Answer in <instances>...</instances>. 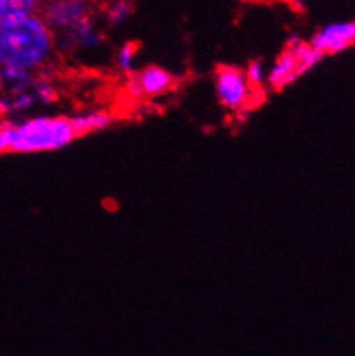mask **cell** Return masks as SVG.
Returning a JSON list of instances; mask_svg holds the SVG:
<instances>
[{
  "label": "cell",
  "instance_id": "obj_4",
  "mask_svg": "<svg viewBox=\"0 0 355 356\" xmlns=\"http://www.w3.org/2000/svg\"><path fill=\"white\" fill-rule=\"evenodd\" d=\"M38 16L52 33H61L90 17V3L88 0H42Z\"/></svg>",
  "mask_w": 355,
  "mask_h": 356
},
{
  "label": "cell",
  "instance_id": "obj_6",
  "mask_svg": "<svg viewBox=\"0 0 355 356\" xmlns=\"http://www.w3.org/2000/svg\"><path fill=\"white\" fill-rule=\"evenodd\" d=\"M310 45L320 50L322 56H336L352 49L355 43V23L354 21H338L329 23L314 33Z\"/></svg>",
  "mask_w": 355,
  "mask_h": 356
},
{
  "label": "cell",
  "instance_id": "obj_10",
  "mask_svg": "<svg viewBox=\"0 0 355 356\" xmlns=\"http://www.w3.org/2000/svg\"><path fill=\"white\" fill-rule=\"evenodd\" d=\"M38 102H36L33 90L6 93V95L0 97V119H10L13 115L26 114Z\"/></svg>",
  "mask_w": 355,
  "mask_h": 356
},
{
  "label": "cell",
  "instance_id": "obj_8",
  "mask_svg": "<svg viewBox=\"0 0 355 356\" xmlns=\"http://www.w3.org/2000/svg\"><path fill=\"white\" fill-rule=\"evenodd\" d=\"M300 78L299 64H297L295 56L290 49H286L278 59L274 60L273 65L267 69L266 86L271 90H283L292 83H295Z\"/></svg>",
  "mask_w": 355,
  "mask_h": 356
},
{
  "label": "cell",
  "instance_id": "obj_9",
  "mask_svg": "<svg viewBox=\"0 0 355 356\" xmlns=\"http://www.w3.org/2000/svg\"><path fill=\"white\" fill-rule=\"evenodd\" d=\"M72 128H74L76 136H83V134L90 133H99L111 128L114 124V115L109 111H102V108H97V111H88L83 112V114L74 115L71 118Z\"/></svg>",
  "mask_w": 355,
  "mask_h": 356
},
{
  "label": "cell",
  "instance_id": "obj_15",
  "mask_svg": "<svg viewBox=\"0 0 355 356\" xmlns=\"http://www.w3.org/2000/svg\"><path fill=\"white\" fill-rule=\"evenodd\" d=\"M133 14V3L129 0H112L107 7V21L111 26H123Z\"/></svg>",
  "mask_w": 355,
  "mask_h": 356
},
{
  "label": "cell",
  "instance_id": "obj_1",
  "mask_svg": "<svg viewBox=\"0 0 355 356\" xmlns=\"http://www.w3.org/2000/svg\"><path fill=\"white\" fill-rule=\"evenodd\" d=\"M54 33L38 14L0 23V67L35 72L52 60Z\"/></svg>",
  "mask_w": 355,
  "mask_h": 356
},
{
  "label": "cell",
  "instance_id": "obj_5",
  "mask_svg": "<svg viewBox=\"0 0 355 356\" xmlns=\"http://www.w3.org/2000/svg\"><path fill=\"white\" fill-rule=\"evenodd\" d=\"M102 43V33L90 17H86L71 30L54 33V49L63 56H71L76 52H93V50H99Z\"/></svg>",
  "mask_w": 355,
  "mask_h": 356
},
{
  "label": "cell",
  "instance_id": "obj_18",
  "mask_svg": "<svg viewBox=\"0 0 355 356\" xmlns=\"http://www.w3.org/2000/svg\"><path fill=\"white\" fill-rule=\"evenodd\" d=\"M14 119H0V155L10 152V129Z\"/></svg>",
  "mask_w": 355,
  "mask_h": 356
},
{
  "label": "cell",
  "instance_id": "obj_13",
  "mask_svg": "<svg viewBox=\"0 0 355 356\" xmlns=\"http://www.w3.org/2000/svg\"><path fill=\"white\" fill-rule=\"evenodd\" d=\"M35 83V74L28 71H19V69L0 67V88L6 90V93L24 92L31 90Z\"/></svg>",
  "mask_w": 355,
  "mask_h": 356
},
{
  "label": "cell",
  "instance_id": "obj_11",
  "mask_svg": "<svg viewBox=\"0 0 355 356\" xmlns=\"http://www.w3.org/2000/svg\"><path fill=\"white\" fill-rule=\"evenodd\" d=\"M286 49L292 50L293 56H295L297 64H299L300 76L307 74L310 69H314L316 65H320L322 60H324V56H322L320 50H316L310 43H306L302 38H299V36H292Z\"/></svg>",
  "mask_w": 355,
  "mask_h": 356
},
{
  "label": "cell",
  "instance_id": "obj_2",
  "mask_svg": "<svg viewBox=\"0 0 355 356\" xmlns=\"http://www.w3.org/2000/svg\"><path fill=\"white\" fill-rule=\"evenodd\" d=\"M71 118L64 115H35L14 121L10 129L13 154H40L57 152L70 147L76 140Z\"/></svg>",
  "mask_w": 355,
  "mask_h": 356
},
{
  "label": "cell",
  "instance_id": "obj_7",
  "mask_svg": "<svg viewBox=\"0 0 355 356\" xmlns=\"http://www.w3.org/2000/svg\"><path fill=\"white\" fill-rule=\"evenodd\" d=\"M175 86V78L159 65H148L128 79V90L133 97H161Z\"/></svg>",
  "mask_w": 355,
  "mask_h": 356
},
{
  "label": "cell",
  "instance_id": "obj_3",
  "mask_svg": "<svg viewBox=\"0 0 355 356\" xmlns=\"http://www.w3.org/2000/svg\"><path fill=\"white\" fill-rule=\"evenodd\" d=\"M255 90L250 86L242 69L223 65L216 71V95L219 104L231 112H240L250 107Z\"/></svg>",
  "mask_w": 355,
  "mask_h": 356
},
{
  "label": "cell",
  "instance_id": "obj_16",
  "mask_svg": "<svg viewBox=\"0 0 355 356\" xmlns=\"http://www.w3.org/2000/svg\"><path fill=\"white\" fill-rule=\"evenodd\" d=\"M245 76H247L250 86H252L255 92H260L266 86V76H267V69L264 65L262 60H252L245 69Z\"/></svg>",
  "mask_w": 355,
  "mask_h": 356
},
{
  "label": "cell",
  "instance_id": "obj_17",
  "mask_svg": "<svg viewBox=\"0 0 355 356\" xmlns=\"http://www.w3.org/2000/svg\"><path fill=\"white\" fill-rule=\"evenodd\" d=\"M31 90H33L36 102H38V104L50 105L56 102L57 92H56V88L52 86V81H45V79L35 78V83H33V86H31Z\"/></svg>",
  "mask_w": 355,
  "mask_h": 356
},
{
  "label": "cell",
  "instance_id": "obj_14",
  "mask_svg": "<svg viewBox=\"0 0 355 356\" xmlns=\"http://www.w3.org/2000/svg\"><path fill=\"white\" fill-rule=\"evenodd\" d=\"M139 43L135 42H126L123 43L121 49L118 50V56H116V64L118 69L126 76H132L135 71V63L136 57H139Z\"/></svg>",
  "mask_w": 355,
  "mask_h": 356
},
{
  "label": "cell",
  "instance_id": "obj_12",
  "mask_svg": "<svg viewBox=\"0 0 355 356\" xmlns=\"http://www.w3.org/2000/svg\"><path fill=\"white\" fill-rule=\"evenodd\" d=\"M42 0H0V23L38 14Z\"/></svg>",
  "mask_w": 355,
  "mask_h": 356
}]
</instances>
